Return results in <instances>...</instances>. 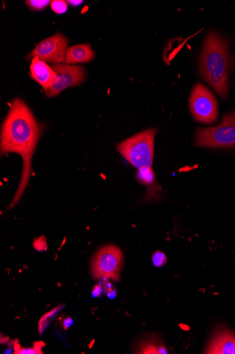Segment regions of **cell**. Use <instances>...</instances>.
Here are the masks:
<instances>
[{"label":"cell","mask_w":235,"mask_h":354,"mask_svg":"<svg viewBox=\"0 0 235 354\" xmlns=\"http://www.w3.org/2000/svg\"><path fill=\"white\" fill-rule=\"evenodd\" d=\"M190 110L197 121L213 124L218 120V108L214 95L205 86L198 83L194 87L190 99Z\"/></svg>","instance_id":"obj_6"},{"label":"cell","mask_w":235,"mask_h":354,"mask_svg":"<svg viewBox=\"0 0 235 354\" xmlns=\"http://www.w3.org/2000/svg\"><path fill=\"white\" fill-rule=\"evenodd\" d=\"M34 246L38 251H43V250L47 249V243H46V240L44 239V237H41L38 239L34 240Z\"/></svg>","instance_id":"obj_18"},{"label":"cell","mask_w":235,"mask_h":354,"mask_svg":"<svg viewBox=\"0 0 235 354\" xmlns=\"http://www.w3.org/2000/svg\"><path fill=\"white\" fill-rule=\"evenodd\" d=\"M95 55V52L89 44H80L68 47L64 62L72 65L88 63L93 60Z\"/></svg>","instance_id":"obj_11"},{"label":"cell","mask_w":235,"mask_h":354,"mask_svg":"<svg viewBox=\"0 0 235 354\" xmlns=\"http://www.w3.org/2000/svg\"><path fill=\"white\" fill-rule=\"evenodd\" d=\"M68 44L67 38L58 33L41 41L29 54L27 59L38 57L39 60L44 62H50L54 65L61 64L65 59Z\"/></svg>","instance_id":"obj_8"},{"label":"cell","mask_w":235,"mask_h":354,"mask_svg":"<svg viewBox=\"0 0 235 354\" xmlns=\"http://www.w3.org/2000/svg\"><path fill=\"white\" fill-rule=\"evenodd\" d=\"M137 352V354H168V351L162 342L153 337L142 341L139 344Z\"/></svg>","instance_id":"obj_12"},{"label":"cell","mask_w":235,"mask_h":354,"mask_svg":"<svg viewBox=\"0 0 235 354\" xmlns=\"http://www.w3.org/2000/svg\"><path fill=\"white\" fill-rule=\"evenodd\" d=\"M26 4L33 10L41 11L46 9L49 4H51V1L49 0H29L26 1Z\"/></svg>","instance_id":"obj_14"},{"label":"cell","mask_w":235,"mask_h":354,"mask_svg":"<svg viewBox=\"0 0 235 354\" xmlns=\"http://www.w3.org/2000/svg\"><path fill=\"white\" fill-rule=\"evenodd\" d=\"M67 2L70 4V5L78 6L80 5V4L83 2V1H74V0H69V1H67Z\"/></svg>","instance_id":"obj_21"},{"label":"cell","mask_w":235,"mask_h":354,"mask_svg":"<svg viewBox=\"0 0 235 354\" xmlns=\"http://www.w3.org/2000/svg\"><path fill=\"white\" fill-rule=\"evenodd\" d=\"M42 126L28 105L16 98L10 106L1 130V154L16 153L22 158L21 180L9 209L21 200L32 174V159L42 132Z\"/></svg>","instance_id":"obj_1"},{"label":"cell","mask_w":235,"mask_h":354,"mask_svg":"<svg viewBox=\"0 0 235 354\" xmlns=\"http://www.w3.org/2000/svg\"><path fill=\"white\" fill-rule=\"evenodd\" d=\"M205 354H235V334L228 329H218L207 346Z\"/></svg>","instance_id":"obj_9"},{"label":"cell","mask_w":235,"mask_h":354,"mask_svg":"<svg viewBox=\"0 0 235 354\" xmlns=\"http://www.w3.org/2000/svg\"><path fill=\"white\" fill-rule=\"evenodd\" d=\"M157 132L156 129H149L138 133L118 144L117 151L138 171L152 169Z\"/></svg>","instance_id":"obj_3"},{"label":"cell","mask_w":235,"mask_h":354,"mask_svg":"<svg viewBox=\"0 0 235 354\" xmlns=\"http://www.w3.org/2000/svg\"><path fill=\"white\" fill-rule=\"evenodd\" d=\"M104 290L103 285H96V286L94 287L93 291V297H99V296H101L103 291H104Z\"/></svg>","instance_id":"obj_20"},{"label":"cell","mask_w":235,"mask_h":354,"mask_svg":"<svg viewBox=\"0 0 235 354\" xmlns=\"http://www.w3.org/2000/svg\"><path fill=\"white\" fill-rule=\"evenodd\" d=\"M123 259L122 252L118 247L114 245L103 247L92 260L93 277L95 279L119 281Z\"/></svg>","instance_id":"obj_5"},{"label":"cell","mask_w":235,"mask_h":354,"mask_svg":"<svg viewBox=\"0 0 235 354\" xmlns=\"http://www.w3.org/2000/svg\"><path fill=\"white\" fill-rule=\"evenodd\" d=\"M200 72L221 98L229 93V44L223 36L211 31L207 34L201 59Z\"/></svg>","instance_id":"obj_2"},{"label":"cell","mask_w":235,"mask_h":354,"mask_svg":"<svg viewBox=\"0 0 235 354\" xmlns=\"http://www.w3.org/2000/svg\"><path fill=\"white\" fill-rule=\"evenodd\" d=\"M195 144L208 148L235 146V111L227 114L218 126L197 130Z\"/></svg>","instance_id":"obj_4"},{"label":"cell","mask_w":235,"mask_h":354,"mask_svg":"<svg viewBox=\"0 0 235 354\" xmlns=\"http://www.w3.org/2000/svg\"><path fill=\"white\" fill-rule=\"evenodd\" d=\"M180 327H181V328L183 329V330L188 331L189 329H190V327H189L187 325V324H180Z\"/></svg>","instance_id":"obj_23"},{"label":"cell","mask_w":235,"mask_h":354,"mask_svg":"<svg viewBox=\"0 0 235 354\" xmlns=\"http://www.w3.org/2000/svg\"><path fill=\"white\" fill-rule=\"evenodd\" d=\"M30 75L33 80L42 86L44 90H47L53 83L56 74L53 69L38 57H34L31 62L30 67Z\"/></svg>","instance_id":"obj_10"},{"label":"cell","mask_w":235,"mask_h":354,"mask_svg":"<svg viewBox=\"0 0 235 354\" xmlns=\"http://www.w3.org/2000/svg\"><path fill=\"white\" fill-rule=\"evenodd\" d=\"M116 296V294L115 290H112V291H109V292L108 293V296L110 299H114Z\"/></svg>","instance_id":"obj_22"},{"label":"cell","mask_w":235,"mask_h":354,"mask_svg":"<svg viewBox=\"0 0 235 354\" xmlns=\"http://www.w3.org/2000/svg\"><path fill=\"white\" fill-rule=\"evenodd\" d=\"M73 323V319L70 317H67L61 320L60 325L62 328L65 329V330H67V329H68L70 326H72Z\"/></svg>","instance_id":"obj_19"},{"label":"cell","mask_w":235,"mask_h":354,"mask_svg":"<svg viewBox=\"0 0 235 354\" xmlns=\"http://www.w3.org/2000/svg\"><path fill=\"white\" fill-rule=\"evenodd\" d=\"M55 72L53 83L45 90L47 98L57 96L66 88L80 85L85 80V71L81 66L57 64L52 65Z\"/></svg>","instance_id":"obj_7"},{"label":"cell","mask_w":235,"mask_h":354,"mask_svg":"<svg viewBox=\"0 0 235 354\" xmlns=\"http://www.w3.org/2000/svg\"><path fill=\"white\" fill-rule=\"evenodd\" d=\"M51 8L57 14H64L67 11V2L64 0H54L51 1Z\"/></svg>","instance_id":"obj_15"},{"label":"cell","mask_w":235,"mask_h":354,"mask_svg":"<svg viewBox=\"0 0 235 354\" xmlns=\"http://www.w3.org/2000/svg\"><path fill=\"white\" fill-rule=\"evenodd\" d=\"M60 307L57 308L56 309H54L53 310L51 311L50 312H48V313L44 314L43 317H42V318L40 319V321H39V333H42V332L47 328V327H48L49 323H50L51 321L52 320V318H54V316L56 315V314H57V312H58L59 309Z\"/></svg>","instance_id":"obj_13"},{"label":"cell","mask_w":235,"mask_h":354,"mask_svg":"<svg viewBox=\"0 0 235 354\" xmlns=\"http://www.w3.org/2000/svg\"><path fill=\"white\" fill-rule=\"evenodd\" d=\"M44 345L42 342H38V343L34 344V348L24 349L19 348L16 351V354H42L41 348Z\"/></svg>","instance_id":"obj_16"},{"label":"cell","mask_w":235,"mask_h":354,"mask_svg":"<svg viewBox=\"0 0 235 354\" xmlns=\"http://www.w3.org/2000/svg\"><path fill=\"white\" fill-rule=\"evenodd\" d=\"M152 261L154 266L157 267H161L167 263V255L162 253V251H157L154 253L152 256Z\"/></svg>","instance_id":"obj_17"}]
</instances>
